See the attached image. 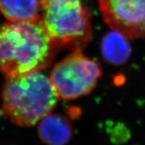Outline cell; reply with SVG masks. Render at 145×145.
Masks as SVG:
<instances>
[{
	"label": "cell",
	"mask_w": 145,
	"mask_h": 145,
	"mask_svg": "<svg viewBox=\"0 0 145 145\" xmlns=\"http://www.w3.org/2000/svg\"><path fill=\"white\" fill-rule=\"evenodd\" d=\"M0 13L12 22L38 21L40 0H0Z\"/></svg>",
	"instance_id": "cell-8"
},
{
	"label": "cell",
	"mask_w": 145,
	"mask_h": 145,
	"mask_svg": "<svg viewBox=\"0 0 145 145\" xmlns=\"http://www.w3.org/2000/svg\"><path fill=\"white\" fill-rule=\"evenodd\" d=\"M101 50L104 59L116 66L124 65L132 53L129 38L114 30L109 31L103 36Z\"/></svg>",
	"instance_id": "cell-7"
},
{
	"label": "cell",
	"mask_w": 145,
	"mask_h": 145,
	"mask_svg": "<svg viewBox=\"0 0 145 145\" xmlns=\"http://www.w3.org/2000/svg\"><path fill=\"white\" fill-rule=\"evenodd\" d=\"M2 108L14 124L31 127L51 113L59 95L50 77L33 71L6 78Z\"/></svg>",
	"instance_id": "cell-2"
},
{
	"label": "cell",
	"mask_w": 145,
	"mask_h": 145,
	"mask_svg": "<svg viewBox=\"0 0 145 145\" xmlns=\"http://www.w3.org/2000/svg\"><path fill=\"white\" fill-rule=\"evenodd\" d=\"M39 137L48 145H65L72 136V127L66 117L49 113L39 122Z\"/></svg>",
	"instance_id": "cell-6"
},
{
	"label": "cell",
	"mask_w": 145,
	"mask_h": 145,
	"mask_svg": "<svg viewBox=\"0 0 145 145\" xmlns=\"http://www.w3.org/2000/svg\"><path fill=\"white\" fill-rule=\"evenodd\" d=\"M41 20L58 48L82 50L92 36L91 13L83 0H40Z\"/></svg>",
	"instance_id": "cell-3"
},
{
	"label": "cell",
	"mask_w": 145,
	"mask_h": 145,
	"mask_svg": "<svg viewBox=\"0 0 145 145\" xmlns=\"http://www.w3.org/2000/svg\"><path fill=\"white\" fill-rule=\"evenodd\" d=\"M58 49L41 19L0 24V72L6 78L47 68Z\"/></svg>",
	"instance_id": "cell-1"
},
{
	"label": "cell",
	"mask_w": 145,
	"mask_h": 145,
	"mask_svg": "<svg viewBox=\"0 0 145 145\" xmlns=\"http://www.w3.org/2000/svg\"><path fill=\"white\" fill-rule=\"evenodd\" d=\"M105 22L129 39L145 37V0H99Z\"/></svg>",
	"instance_id": "cell-5"
},
{
	"label": "cell",
	"mask_w": 145,
	"mask_h": 145,
	"mask_svg": "<svg viewBox=\"0 0 145 145\" xmlns=\"http://www.w3.org/2000/svg\"><path fill=\"white\" fill-rule=\"evenodd\" d=\"M101 76L99 64L76 50L54 66L50 78L59 97L72 100L90 93Z\"/></svg>",
	"instance_id": "cell-4"
}]
</instances>
